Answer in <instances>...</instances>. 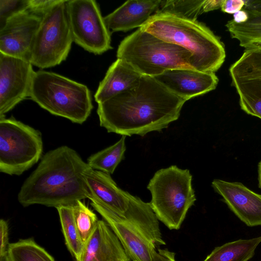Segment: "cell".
<instances>
[{"instance_id": "cell-15", "label": "cell", "mask_w": 261, "mask_h": 261, "mask_svg": "<svg viewBox=\"0 0 261 261\" xmlns=\"http://www.w3.org/2000/svg\"><path fill=\"white\" fill-rule=\"evenodd\" d=\"M153 77L186 101L215 89L219 82L215 73L188 68L169 70Z\"/></svg>"}, {"instance_id": "cell-36", "label": "cell", "mask_w": 261, "mask_h": 261, "mask_svg": "<svg viewBox=\"0 0 261 261\" xmlns=\"http://www.w3.org/2000/svg\"><path fill=\"white\" fill-rule=\"evenodd\" d=\"M0 261H11L10 259L8 253L6 254L3 255L2 256H0Z\"/></svg>"}, {"instance_id": "cell-14", "label": "cell", "mask_w": 261, "mask_h": 261, "mask_svg": "<svg viewBox=\"0 0 261 261\" xmlns=\"http://www.w3.org/2000/svg\"><path fill=\"white\" fill-rule=\"evenodd\" d=\"M212 187L234 215L247 226L261 225V195L240 182L215 179Z\"/></svg>"}, {"instance_id": "cell-9", "label": "cell", "mask_w": 261, "mask_h": 261, "mask_svg": "<svg viewBox=\"0 0 261 261\" xmlns=\"http://www.w3.org/2000/svg\"><path fill=\"white\" fill-rule=\"evenodd\" d=\"M66 5L73 42L94 55L113 48L111 32L95 1L67 0Z\"/></svg>"}, {"instance_id": "cell-16", "label": "cell", "mask_w": 261, "mask_h": 261, "mask_svg": "<svg viewBox=\"0 0 261 261\" xmlns=\"http://www.w3.org/2000/svg\"><path fill=\"white\" fill-rule=\"evenodd\" d=\"M90 197L95 201L123 216L129 207L132 195L118 187L110 174L90 167L83 173Z\"/></svg>"}, {"instance_id": "cell-11", "label": "cell", "mask_w": 261, "mask_h": 261, "mask_svg": "<svg viewBox=\"0 0 261 261\" xmlns=\"http://www.w3.org/2000/svg\"><path fill=\"white\" fill-rule=\"evenodd\" d=\"M35 72L30 62L0 53V119L29 98Z\"/></svg>"}, {"instance_id": "cell-24", "label": "cell", "mask_w": 261, "mask_h": 261, "mask_svg": "<svg viewBox=\"0 0 261 261\" xmlns=\"http://www.w3.org/2000/svg\"><path fill=\"white\" fill-rule=\"evenodd\" d=\"M8 255L11 261H56L33 239H21L10 244Z\"/></svg>"}, {"instance_id": "cell-28", "label": "cell", "mask_w": 261, "mask_h": 261, "mask_svg": "<svg viewBox=\"0 0 261 261\" xmlns=\"http://www.w3.org/2000/svg\"><path fill=\"white\" fill-rule=\"evenodd\" d=\"M63 0H29L28 11L43 18L55 6Z\"/></svg>"}, {"instance_id": "cell-23", "label": "cell", "mask_w": 261, "mask_h": 261, "mask_svg": "<svg viewBox=\"0 0 261 261\" xmlns=\"http://www.w3.org/2000/svg\"><path fill=\"white\" fill-rule=\"evenodd\" d=\"M59 215L66 245L76 261H80L85 245L76 229L70 206H60L56 208Z\"/></svg>"}, {"instance_id": "cell-25", "label": "cell", "mask_w": 261, "mask_h": 261, "mask_svg": "<svg viewBox=\"0 0 261 261\" xmlns=\"http://www.w3.org/2000/svg\"><path fill=\"white\" fill-rule=\"evenodd\" d=\"M71 206L76 229L85 246L93 233L99 220L96 215L82 200L77 201Z\"/></svg>"}, {"instance_id": "cell-5", "label": "cell", "mask_w": 261, "mask_h": 261, "mask_svg": "<svg viewBox=\"0 0 261 261\" xmlns=\"http://www.w3.org/2000/svg\"><path fill=\"white\" fill-rule=\"evenodd\" d=\"M116 56L142 75L151 77L171 69H193L189 51L140 28L121 41Z\"/></svg>"}, {"instance_id": "cell-30", "label": "cell", "mask_w": 261, "mask_h": 261, "mask_svg": "<svg viewBox=\"0 0 261 261\" xmlns=\"http://www.w3.org/2000/svg\"><path fill=\"white\" fill-rule=\"evenodd\" d=\"M245 4V1L244 0H224L221 9L224 13L233 14L241 10Z\"/></svg>"}, {"instance_id": "cell-20", "label": "cell", "mask_w": 261, "mask_h": 261, "mask_svg": "<svg viewBox=\"0 0 261 261\" xmlns=\"http://www.w3.org/2000/svg\"><path fill=\"white\" fill-rule=\"evenodd\" d=\"M245 10L249 16L247 21L237 23L232 19L225 26L231 37L238 40L246 50L261 49V12Z\"/></svg>"}, {"instance_id": "cell-33", "label": "cell", "mask_w": 261, "mask_h": 261, "mask_svg": "<svg viewBox=\"0 0 261 261\" xmlns=\"http://www.w3.org/2000/svg\"><path fill=\"white\" fill-rule=\"evenodd\" d=\"M233 21L237 23H242L245 22L248 19L249 16L246 11L241 10L233 14Z\"/></svg>"}, {"instance_id": "cell-34", "label": "cell", "mask_w": 261, "mask_h": 261, "mask_svg": "<svg viewBox=\"0 0 261 261\" xmlns=\"http://www.w3.org/2000/svg\"><path fill=\"white\" fill-rule=\"evenodd\" d=\"M244 9L255 10L261 12V1H245Z\"/></svg>"}, {"instance_id": "cell-7", "label": "cell", "mask_w": 261, "mask_h": 261, "mask_svg": "<svg viewBox=\"0 0 261 261\" xmlns=\"http://www.w3.org/2000/svg\"><path fill=\"white\" fill-rule=\"evenodd\" d=\"M43 152L41 133L13 118L0 119V171L19 175L38 162Z\"/></svg>"}, {"instance_id": "cell-6", "label": "cell", "mask_w": 261, "mask_h": 261, "mask_svg": "<svg viewBox=\"0 0 261 261\" xmlns=\"http://www.w3.org/2000/svg\"><path fill=\"white\" fill-rule=\"evenodd\" d=\"M192 179L188 169L172 165L157 171L147 185L151 195L150 206L158 220L169 229H179L196 201Z\"/></svg>"}, {"instance_id": "cell-2", "label": "cell", "mask_w": 261, "mask_h": 261, "mask_svg": "<svg viewBox=\"0 0 261 261\" xmlns=\"http://www.w3.org/2000/svg\"><path fill=\"white\" fill-rule=\"evenodd\" d=\"M89 168L78 153L67 146L51 150L22 185L18 200L24 207L37 204L57 208L89 199L83 177Z\"/></svg>"}, {"instance_id": "cell-26", "label": "cell", "mask_w": 261, "mask_h": 261, "mask_svg": "<svg viewBox=\"0 0 261 261\" xmlns=\"http://www.w3.org/2000/svg\"><path fill=\"white\" fill-rule=\"evenodd\" d=\"M204 1L167 0L162 1L158 12L168 13L180 17L197 20L202 12Z\"/></svg>"}, {"instance_id": "cell-8", "label": "cell", "mask_w": 261, "mask_h": 261, "mask_svg": "<svg viewBox=\"0 0 261 261\" xmlns=\"http://www.w3.org/2000/svg\"><path fill=\"white\" fill-rule=\"evenodd\" d=\"M67 1L63 0L42 18L33 44L30 60L33 66L43 69L66 60L73 42Z\"/></svg>"}, {"instance_id": "cell-29", "label": "cell", "mask_w": 261, "mask_h": 261, "mask_svg": "<svg viewBox=\"0 0 261 261\" xmlns=\"http://www.w3.org/2000/svg\"><path fill=\"white\" fill-rule=\"evenodd\" d=\"M9 243V229L7 222L0 220V256L8 253Z\"/></svg>"}, {"instance_id": "cell-3", "label": "cell", "mask_w": 261, "mask_h": 261, "mask_svg": "<svg viewBox=\"0 0 261 261\" xmlns=\"http://www.w3.org/2000/svg\"><path fill=\"white\" fill-rule=\"evenodd\" d=\"M140 29L189 51L192 55L191 66L196 70L215 73L225 61L223 43L207 27L197 20L157 12Z\"/></svg>"}, {"instance_id": "cell-12", "label": "cell", "mask_w": 261, "mask_h": 261, "mask_svg": "<svg viewBox=\"0 0 261 261\" xmlns=\"http://www.w3.org/2000/svg\"><path fill=\"white\" fill-rule=\"evenodd\" d=\"M41 20L28 10L9 18L0 29V53L30 62L34 40Z\"/></svg>"}, {"instance_id": "cell-27", "label": "cell", "mask_w": 261, "mask_h": 261, "mask_svg": "<svg viewBox=\"0 0 261 261\" xmlns=\"http://www.w3.org/2000/svg\"><path fill=\"white\" fill-rule=\"evenodd\" d=\"M29 0H0V29L15 14L27 10Z\"/></svg>"}, {"instance_id": "cell-10", "label": "cell", "mask_w": 261, "mask_h": 261, "mask_svg": "<svg viewBox=\"0 0 261 261\" xmlns=\"http://www.w3.org/2000/svg\"><path fill=\"white\" fill-rule=\"evenodd\" d=\"M229 71L241 109L261 119V49L245 50Z\"/></svg>"}, {"instance_id": "cell-21", "label": "cell", "mask_w": 261, "mask_h": 261, "mask_svg": "<svg viewBox=\"0 0 261 261\" xmlns=\"http://www.w3.org/2000/svg\"><path fill=\"white\" fill-rule=\"evenodd\" d=\"M260 243L261 236L228 242L215 248L203 261H248Z\"/></svg>"}, {"instance_id": "cell-18", "label": "cell", "mask_w": 261, "mask_h": 261, "mask_svg": "<svg viewBox=\"0 0 261 261\" xmlns=\"http://www.w3.org/2000/svg\"><path fill=\"white\" fill-rule=\"evenodd\" d=\"M80 261H131L113 231L103 220L96 227L85 246Z\"/></svg>"}, {"instance_id": "cell-19", "label": "cell", "mask_w": 261, "mask_h": 261, "mask_svg": "<svg viewBox=\"0 0 261 261\" xmlns=\"http://www.w3.org/2000/svg\"><path fill=\"white\" fill-rule=\"evenodd\" d=\"M143 75L123 60L117 59L108 68L94 95L95 101L102 103L134 86Z\"/></svg>"}, {"instance_id": "cell-31", "label": "cell", "mask_w": 261, "mask_h": 261, "mask_svg": "<svg viewBox=\"0 0 261 261\" xmlns=\"http://www.w3.org/2000/svg\"><path fill=\"white\" fill-rule=\"evenodd\" d=\"M175 253L167 249H158L153 252V261H176Z\"/></svg>"}, {"instance_id": "cell-32", "label": "cell", "mask_w": 261, "mask_h": 261, "mask_svg": "<svg viewBox=\"0 0 261 261\" xmlns=\"http://www.w3.org/2000/svg\"><path fill=\"white\" fill-rule=\"evenodd\" d=\"M224 0H204L202 5V12H207L221 8Z\"/></svg>"}, {"instance_id": "cell-1", "label": "cell", "mask_w": 261, "mask_h": 261, "mask_svg": "<svg viewBox=\"0 0 261 261\" xmlns=\"http://www.w3.org/2000/svg\"><path fill=\"white\" fill-rule=\"evenodd\" d=\"M186 101L154 77L142 75L132 88L98 104L97 114L109 133L144 136L177 120Z\"/></svg>"}, {"instance_id": "cell-22", "label": "cell", "mask_w": 261, "mask_h": 261, "mask_svg": "<svg viewBox=\"0 0 261 261\" xmlns=\"http://www.w3.org/2000/svg\"><path fill=\"white\" fill-rule=\"evenodd\" d=\"M126 136H122L114 144L90 155L87 164L94 170L113 174L118 164L124 158Z\"/></svg>"}, {"instance_id": "cell-13", "label": "cell", "mask_w": 261, "mask_h": 261, "mask_svg": "<svg viewBox=\"0 0 261 261\" xmlns=\"http://www.w3.org/2000/svg\"><path fill=\"white\" fill-rule=\"evenodd\" d=\"M91 205L103 218L118 238L132 261H153L155 245L122 216L95 201Z\"/></svg>"}, {"instance_id": "cell-35", "label": "cell", "mask_w": 261, "mask_h": 261, "mask_svg": "<svg viewBox=\"0 0 261 261\" xmlns=\"http://www.w3.org/2000/svg\"><path fill=\"white\" fill-rule=\"evenodd\" d=\"M258 187L261 189V161L258 164Z\"/></svg>"}, {"instance_id": "cell-17", "label": "cell", "mask_w": 261, "mask_h": 261, "mask_svg": "<svg viewBox=\"0 0 261 261\" xmlns=\"http://www.w3.org/2000/svg\"><path fill=\"white\" fill-rule=\"evenodd\" d=\"M161 0H128L104 17L111 32L140 28L159 11Z\"/></svg>"}, {"instance_id": "cell-4", "label": "cell", "mask_w": 261, "mask_h": 261, "mask_svg": "<svg viewBox=\"0 0 261 261\" xmlns=\"http://www.w3.org/2000/svg\"><path fill=\"white\" fill-rule=\"evenodd\" d=\"M29 98L51 114L79 124L87 119L93 107L87 86L43 70L35 72Z\"/></svg>"}]
</instances>
